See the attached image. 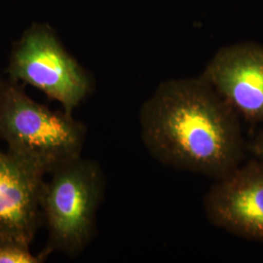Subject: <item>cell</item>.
Wrapping results in <instances>:
<instances>
[{
    "instance_id": "obj_1",
    "label": "cell",
    "mask_w": 263,
    "mask_h": 263,
    "mask_svg": "<svg viewBox=\"0 0 263 263\" xmlns=\"http://www.w3.org/2000/svg\"><path fill=\"white\" fill-rule=\"evenodd\" d=\"M139 122L145 148L163 165L216 180L243 163L240 116L201 76L161 83Z\"/></svg>"
},
{
    "instance_id": "obj_2",
    "label": "cell",
    "mask_w": 263,
    "mask_h": 263,
    "mask_svg": "<svg viewBox=\"0 0 263 263\" xmlns=\"http://www.w3.org/2000/svg\"><path fill=\"white\" fill-rule=\"evenodd\" d=\"M0 140L8 152L46 175L81 157L86 127L66 111L30 99L15 84L0 86Z\"/></svg>"
},
{
    "instance_id": "obj_3",
    "label": "cell",
    "mask_w": 263,
    "mask_h": 263,
    "mask_svg": "<svg viewBox=\"0 0 263 263\" xmlns=\"http://www.w3.org/2000/svg\"><path fill=\"white\" fill-rule=\"evenodd\" d=\"M44 182L41 207L48 241L40 253L76 256L91 243L104 190L100 165L79 157L59 166Z\"/></svg>"
},
{
    "instance_id": "obj_4",
    "label": "cell",
    "mask_w": 263,
    "mask_h": 263,
    "mask_svg": "<svg viewBox=\"0 0 263 263\" xmlns=\"http://www.w3.org/2000/svg\"><path fill=\"white\" fill-rule=\"evenodd\" d=\"M8 69L14 81L39 89L69 114L92 90L84 68L66 52L54 32L43 26L28 29L16 43Z\"/></svg>"
},
{
    "instance_id": "obj_5",
    "label": "cell",
    "mask_w": 263,
    "mask_h": 263,
    "mask_svg": "<svg viewBox=\"0 0 263 263\" xmlns=\"http://www.w3.org/2000/svg\"><path fill=\"white\" fill-rule=\"evenodd\" d=\"M203 208L217 228L263 243V162L252 158L208 190Z\"/></svg>"
},
{
    "instance_id": "obj_6",
    "label": "cell",
    "mask_w": 263,
    "mask_h": 263,
    "mask_svg": "<svg viewBox=\"0 0 263 263\" xmlns=\"http://www.w3.org/2000/svg\"><path fill=\"white\" fill-rule=\"evenodd\" d=\"M201 76L240 118L263 122V46L253 42L220 49Z\"/></svg>"
},
{
    "instance_id": "obj_7",
    "label": "cell",
    "mask_w": 263,
    "mask_h": 263,
    "mask_svg": "<svg viewBox=\"0 0 263 263\" xmlns=\"http://www.w3.org/2000/svg\"><path fill=\"white\" fill-rule=\"evenodd\" d=\"M44 176L9 152L0 151V234L31 244L43 223Z\"/></svg>"
},
{
    "instance_id": "obj_8",
    "label": "cell",
    "mask_w": 263,
    "mask_h": 263,
    "mask_svg": "<svg viewBox=\"0 0 263 263\" xmlns=\"http://www.w3.org/2000/svg\"><path fill=\"white\" fill-rule=\"evenodd\" d=\"M46 258L32 254L30 245L15 237L0 234V263H40Z\"/></svg>"
},
{
    "instance_id": "obj_9",
    "label": "cell",
    "mask_w": 263,
    "mask_h": 263,
    "mask_svg": "<svg viewBox=\"0 0 263 263\" xmlns=\"http://www.w3.org/2000/svg\"><path fill=\"white\" fill-rule=\"evenodd\" d=\"M247 151L251 153L254 159L263 162V129L254 136L252 141L247 143Z\"/></svg>"
},
{
    "instance_id": "obj_10",
    "label": "cell",
    "mask_w": 263,
    "mask_h": 263,
    "mask_svg": "<svg viewBox=\"0 0 263 263\" xmlns=\"http://www.w3.org/2000/svg\"><path fill=\"white\" fill-rule=\"evenodd\" d=\"M2 83H3V82H2V81H1V80H0V86H1V84H2Z\"/></svg>"
}]
</instances>
